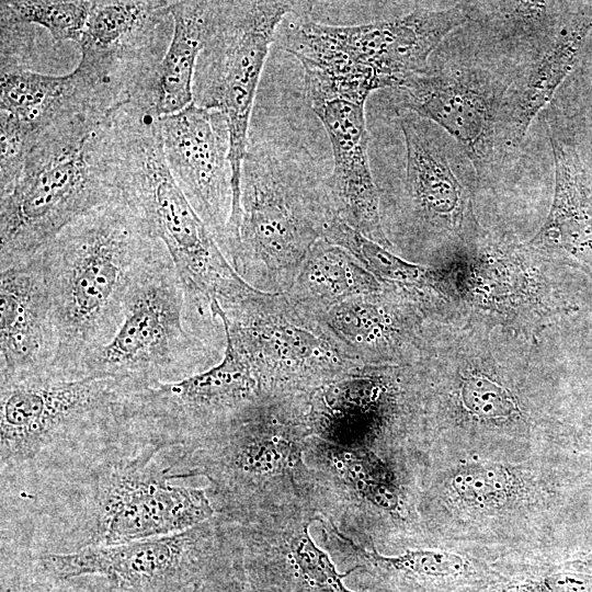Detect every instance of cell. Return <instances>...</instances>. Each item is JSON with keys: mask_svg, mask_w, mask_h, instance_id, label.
<instances>
[{"mask_svg": "<svg viewBox=\"0 0 592 592\" xmlns=\"http://www.w3.org/2000/svg\"><path fill=\"white\" fill-rule=\"evenodd\" d=\"M117 197L111 114L55 122L39 134L13 183L0 191V266L32 257Z\"/></svg>", "mask_w": 592, "mask_h": 592, "instance_id": "cell-3", "label": "cell"}, {"mask_svg": "<svg viewBox=\"0 0 592 592\" xmlns=\"http://www.w3.org/2000/svg\"><path fill=\"white\" fill-rule=\"evenodd\" d=\"M301 148L249 138L241 168L238 244L229 262L257 287L260 276L295 283L312 246L338 217L329 182Z\"/></svg>", "mask_w": 592, "mask_h": 592, "instance_id": "cell-7", "label": "cell"}, {"mask_svg": "<svg viewBox=\"0 0 592 592\" xmlns=\"http://www.w3.org/2000/svg\"><path fill=\"white\" fill-rule=\"evenodd\" d=\"M330 141L329 190L335 216L367 239L389 249L379 195L368 161L365 104L332 100L311 105Z\"/></svg>", "mask_w": 592, "mask_h": 592, "instance_id": "cell-14", "label": "cell"}, {"mask_svg": "<svg viewBox=\"0 0 592 592\" xmlns=\"http://www.w3.org/2000/svg\"><path fill=\"white\" fill-rule=\"evenodd\" d=\"M364 269L349 251L322 238L308 252L294 284L306 299L333 306L373 289V276Z\"/></svg>", "mask_w": 592, "mask_h": 592, "instance_id": "cell-21", "label": "cell"}, {"mask_svg": "<svg viewBox=\"0 0 592 592\" xmlns=\"http://www.w3.org/2000/svg\"><path fill=\"white\" fill-rule=\"evenodd\" d=\"M591 27L592 15L566 26L519 83H511L499 117L500 149L515 150L521 145L533 119L571 71Z\"/></svg>", "mask_w": 592, "mask_h": 592, "instance_id": "cell-19", "label": "cell"}, {"mask_svg": "<svg viewBox=\"0 0 592 592\" xmlns=\"http://www.w3.org/2000/svg\"><path fill=\"white\" fill-rule=\"evenodd\" d=\"M294 1H207L206 32L198 55L193 102L227 121L232 171L228 225L240 219V179L261 73L278 25L297 10Z\"/></svg>", "mask_w": 592, "mask_h": 592, "instance_id": "cell-9", "label": "cell"}, {"mask_svg": "<svg viewBox=\"0 0 592 592\" xmlns=\"http://www.w3.org/2000/svg\"><path fill=\"white\" fill-rule=\"evenodd\" d=\"M162 246L118 196L67 226L36 252L56 340L46 372L71 378L87 356L113 338L133 285Z\"/></svg>", "mask_w": 592, "mask_h": 592, "instance_id": "cell-2", "label": "cell"}, {"mask_svg": "<svg viewBox=\"0 0 592 592\" xmlns=\"http://www.w3.org/2000/svg\"><path fill=\"white\" fill-rule=\"evenodd\" d=\"M172 32L169 1L93 0L77 67L123 106L162 59Z\"/></svg>", "mask_w": 592, "mask_h": 592, "instance_id": "cell-11", "label": "cell"}, {"mask_svg": "<svg viewBox=\"0 0 592 592\" xmlns=\"http://www.w3.org/2000/svg\"><path fill=\"white\" fill-rule=\"evenodd\" d=\"M349 543L384 578H395L419 587L462 582L476 573L465 557L452 551L420 548L408 549L397 556H382L376 550H364Z\"/></svg>", "mask_w": 592, "mask_h": 592, "instance_id": "cell-22", "label": "cell"}, {"mask_svg": "<svg viewBox=\"0 0 592 592\" xmlns=\"http://www.w3.org/2000/svg\"><path fill=\"white\" fill-rule=\"evenodd\" d=\"M93 0H2L0 14L15 22L39 25L54 42L79 44Z\"/></svg>", "mask_w": 592, "mask_h": 592, "instance_id": "cell-23", "label": "cell"}, {"mask_svg": "<svg viewBox=\"0 0 592 592\" xmlns=\"http://www.w3.org/2000/svg\"><path fill=\"white\" fill-rule=\"evenodd\" d=\"M204 585L203 587H197V588H189V589H184V590H181V591H177V592H204Z\"/></svg>", "mask_w": 592, "mask_h": 592, "instance_id": "cell-31", "label": "cell"}, {"mask_svg": "<svg viewBox=\"0 0 592 592\" xmlns=\"http://www.w3.org/2000/svg\"><path fill=\"white\" fill-rule=\"evenodd\" d=\"M510 86L482 68L452 67L412 76L396 90L400 106L453 136L481 177L499 150V117Z\"/></svg>", "mask_w": 592, "mask_h": 592, "instance_id": "cell-12", "label": "cell"}, {"mask_svg": "<svg viewBox=\"0 0 592 592\" xmlns=\"http://www.w3.org/2000/svg\"><path fill=\"white\" fill-rule=\"evenodd\" d=\"M1 592H71V580L50 574L32 550L1 546Z\"/></svg>", "mask_w": 592, "mask_h": 592, "instance_id": "cell-26", "label": "cell"}, {"mask_svg": "<svg viewBox=\"0 0 592 592\" xmlns=\"http://www.w3.org/2000/svg\"><path fill=\"white\" fill-rule=\"evenodd\" d=\"M203 524L118 545L35 554L61 580L100 578L111 592H177L203 587L214 573Z\"/></svg>", "mask_w": 592, "mask_h": 592, "instance_id": "cell-10", "label": "cell"}, {"mask_svg": "<svg viewBox=\"0 0 592 592\" xmlns=\"http://www.w3.org/2000/svg\"><path fill=\"white\" fill-rule=\"evenodd\" d=\"M436 125L405 113L400 127L406 146V190L428 224L449 230L462 227L467 193L456 178Z\"/></svg>", "mask_w": 592, "mask_h": 592, "instance_id": "cell-17", "label": "cell"}, {"mask_svg": "<svg viewBox=\"0 0 592 592\" xmlns=\"http://www.w3.org/2000/svg\"><path fill=\"white\" fill-rule=\"evenodd\" d=\"M216 321L187 293L162 246L133 285L113 338L71 378H113L141 388L184 379L219 362Z\"/></svg>", "mask_w": 592, "mask_h": 592, "instance_id": "cell-8", "label": "cell"}, {"mask_svg": "<svg viewBox=\"0 0 592 592\" xmlns=\"http://www.w3.org/2000/svg\"><path fill=\"white\" fill-rule=\"evenodd\" d=\"M169 471V449L132 429L49 470L59 481L44 504L58 527L54 553L163 536L207 522L215 510L206 491L171 483Z\"/></svg>", "mask_w": 592, "mask_h": 592, "instance_id": "cell-1", "label": "cell"}, {"mask_svg": "<svg viewBox=\"0 0 592 592\" xmlns=\"http://www.w3.org/2000/svg\"><path fill=\"white\" fill-rule=\"evenodd\" d=\"M118 196L168 250L187 293L212 309L235 304L254 288L234 270L216 239L172 177L158 118L127 103L111 114Z\"/></svg>", "mask_w": 592, "mask_h": 592, "instance_id": "cell-5", "label": "cell"}, {"mask_svg": "<svg viewBox=\"0 0 592 592\" xmlns=\"http://www.w3.org/2000/svg\"><path fill=\"white\" fill-rule=\"evenodd\" d=\"M451 497L465 508L489 510L505 503L516 490L509 469L496 464H469L449 478Z\"/></svg>", "mask_w": 592, "mask_h": 592, "instance_id": "cell-25", "label": "cell"}, {"mask_svg": "<svg viewBox=\"0 0 592 592\" xmlns=\"http://www.w3.org/2000/svg\"><path fill=\"white\" fill-rule=\"evenodd\" d=\"M0 75V114L10 116L36 138L61 118L113 112L102 90L78 67L62 76L29 68Z\"/></svg>", "mask_w": 592, "mask_h": 592, "instance_id": "cell-16", "label": "cell"}, {"mask_svg": "<svg viewBox=\"0 0 592 592\" xmlns=\"http://www.w3.org/2000/svg\"><path fill=\"white\" fill-rule=\"evenodd\" d=\"M468 20L465 3L418 8L394 19L355 25L300 18L286 26L282 46L304 68L308 102L365 104L375 90L396 89L429 70L431 54Z\"/></svg>", "mask_w": 592, "mask_h": 592, "instance_id": "cell-4", "label": "cell"}, {"mask_svg": "<svg viewBox=\"0 0 592 592\" xmlns=\"http://www.w3.org/2000/svg\"><path fill=\"white\" fill-rule=\"evenodd\" d=\"M466 410L483 420L508 419L515 414V399L503 386L483 376H471L462 387Z\"/></svg>", "mask_w": 592, "mask_h": 592, "instance_id": "cell-27", "label": "cell"}, {"mask_svg": "<svg viewBox=\"0 0 592 592\" xmlns=\"http://www.w3.org/2000/svg\"><path fill=\"white\" fill-rule=\"evenodd\" d=\"M578 563L592 570V551L583 560H580Z\"/></svg>", "mask_w": 592, "mask_h": 592, "instance_id": "cell-30", "label": "cell"}, {"mask_svg": "<svg viewBox=\"0 0 592 592\" xmlns=\"http://www.w3.org/2000/svg\"><path fill=\"white\" fill-rule=\"evenodd\" d=\"M140 389L125 380L49 372L0 380L1 485L41 475L123 434Z\"/></svg>", "mask_w": 592, "mask_h": 592, "instance_id": "cell-6", "label": "cell"}, {"mask_svg": "<svg viewBox=\"0 0 592 592\" xmlns=\"http://www.w3.org/2000/svg\"><path fill=\"white\" fill-rule=\"evenodd\" d=\"M555 193L548 217L531 246H557L592 261V190L573 143L549 125Z\"/></svg>", "mask_w": 592, "mask_h": 592, "instance_id": "cell-20", "label": "cell"}, {"mask_svg": "<svg viewBox=\"0 0 592 592\" xmlns=\"http://www.w3.org/2000/svg\"><path fill=\"white\" fill-rule=\"evenodd\" d=\"M158 122L172 177L223 249L232 203L230 139L225 115L192 102Z\"/></svg>", "mask_w": 592, "mask_h": 592, "instance_id": "cell-13", "label": "cell"}, {"mask_svg": "<svg viewBox=\"0 0 592 592\" xmlns=\"http://www.w3.org/2000/svg\"><path fill=\"white\" fill-rule=\"evenodd\" d=\"M499 592H592V570L577 565L506 584Z\"/></svg>", "mask_w": 592, "mask_h": 592, "instance_id": "cell-28", "label": "cell"}, {"mask_svg": "<svg viewBox=\"0 0 592 592\" xmlns=\"http://www.w3.org/2000/svg\"><path fill=\"white\" fill-rule=\"evenodd\" d=\"M169 8L173 20L170 44L129 102L153 118L193 102L194 73L206 32L207 1L169 0Z\"/></svg>", "mask_w": 592, "mask_h": 592, "instance_id": "cell-18", "label": "cell"}, {"mask_svg": "<svg viewBox=\"0 0 592 592\" xmlns=\"http://www.w3.org/2000/svg\"><path fill=\"white\" fill-rule=\"evenodd\" d=\"M330 458L348 485L366 500L387 511L398 509L397 488L386 467L372 453L333 447Z\"/></svg>", "mask_w": 592, "mask_h": 592, "instance_id": "cell-24", "label": "cell"}, {"mask_svg": "<svg viewBox=\"0 0 592 592\" xmlns=\"http://www.w3.org/2000/svg\"><path fill=\"white\" fill-rule=\"evenodd\" d=\"M0 269V380L46 372L56 340L41 259L35 253Z\"/></svg>", "mask_w": 592, "mask_h": 592, "instance_id": "cell-15", "label": "cell"}, {"mask_svg": "<svg viewBox=\"0 0 592 592\" xmlns=\"http://www.w3.org/2000/svg\"><path fill=\"white\" fill-rule=\"evenodd\" d=\"M204 592H253L240 576L213 573L204 584Z\"/></svg>", "mask_w": 592, "mask_h": 592, "instance_id": "cell-29", "label": "cell"}]
</instances>
